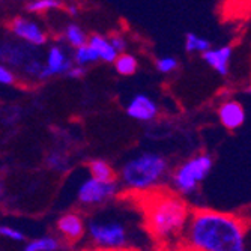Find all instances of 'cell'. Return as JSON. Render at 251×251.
<instances>
[{
	"mask_svg": "<svg viewBox=\"0 0 251 251\" xmlns=\"http://www.w3.org/2000/svg\"><path fill=\"white\" fill-rule=\"evenodd\" d=\"M71 59H73V63L75 66H81V68H86L87 65L100 62L98 53L92 47H90L89 44L83 45V47H80V49H75Z\"/></svg>",
	"mask_w": 251,
	"mask_h": 251,
	"instance_id": "19",
	"label": "cell"
},
{
	"mask_svg": "<svg viewBox=\"0 0 251 251\" xmlns=\"http://www.w3.org/2000/svg\"><path fill=\"white\" fill-rule=\"evenodd\" d=\"M17 81V75L14 71H11L8 66L0 63V84L2 86H12Z\"/></svg>",
	"mask_w": 251,
	"mask_h": 251,
	"instance_id": "26",
	"label": "cell"
},
{
	"mask_svg": "<svg viewBox=\"0 0 251 251\" xmlns=\"http://www.w3.org/2000/svg\"><path fill=\"white\" fill-rule=\"evenodd\" d=\"M247 94H248V95H251V86H250V87L247 89Z\"/></svg>",
	"mask_w": 251,
	"mask_h": 251,
	"instance_id": "30",
	"label": "cell"
},
{
	"mask_svg": "<svg viewBox=\"0 0 251 251\" xmlns=\"http://www.w3.org/2000/svg\"><path fill=\"white\" fill-rule=\"evenodd\" d=\"M247 226L238 215L214 209L191 212L184 241L190 251H247Z\"/></svg>",
	"mask_w": 251,
	"mask_h": 251,
	"instance_id": "1",
	"label": "cell"
},
{
	"mask_svg": "<svg viewBox=\"0 0 251 251\" xmlns=\"http://www.w3.org/2000/svg\"><path fill=\"white\" fill-rule=\"evenodd\" d=\"M119 193L118 182H101L94 177H87L77 190V199L84 206H98L111 200Z\"/></svg>",
	"mask_w": 251,
	"mask_h": 251,
	"instance_id": "7",
	"label": "cell"
},
{
	"mask_svg": "<svg viewBox=\"0 0 251 251\" xmlns=\"http://www.w3.org/2000/svg\"><path fill=\"white\" fill-rule=\"evenodd\" d=\"M155 66L161 74H170L175 70H177L179 62L173 56H163V57H159V59L155 60Z\"/></svg>",
	"mask_w": 251,
	"mask_h": 251,
	"instance_id": "23",
	"label": "cell"
},
{
	"mask_svg": "<svg viewBox=\"0 0 251 251\" xmlns=\"http://www.w3.org/2000/svg\"><path fill=\"white\" fill-rule=\"evenodd\" d=\"M62 247V242L59 238L51 235H44L38 239L30 241L23 251H59Z\"/></svg>",
	"mask_w": 251,
	"mask_h": 251,
	"instance_id": "17",
	"label": "cell"
},
{
	"mask_svg": "<svg viewBox=\"0 0 251 251\" xmlns=\"http://www.w3.org/2000/svg\"><path fill=\"white\" fill-rule=\"evenodd\" d=\"M0 236L5 238V239H9V241H14V242H25L26 241V236L21 230L15 229L12 226H8V224H0Z\"/></svg>",
	"mask_w": 251,
	"mask_h": 251,
	"instance_id": "24",
	"label": "cell"
},
{
	"mask_svg": "<svg viewBox=\"0 0 251 251\" xmlns=\"http://www.w3.org/2000/svg\"><path fill=\"white\" fill-rule=\"evenodd\" d=\"M214 161L211 155L200 153L182 163L172 173V185L179 194H191L211 173Z\"/></svg>",
	"mask_w": 251,
	"mask_h": 251,
	"instance_id": "5",
	"label": "cell"
},
{
	"mask_svg": "<svg viewBox=\"0 0 251 251\" xmlns=\"http://www.w3.org/2000/svg\"><path fill=\"white\" fill-rule=\"evenodd\" d=\"M47 164L50 169L56 172H65L70 167V159H68V155L63 153L62 151H51L47 156Z\"/></svg>",
	"mask_w": 251,
	"mask_h": 251,
	"instance_id": "22",
	"label": "cell"
},
{
	"mask_svg": "<svg viewBox=\"0 0 251 251\" xmlns=\"http://www.w3.org/2000/svg\"><path fill=\"white\" fill-rule=\"evenodd\" d=\"M63 39L66 41V44L70 45V47H73L74 50L75 49H80L83 47V45L87 44V33L84 32V29L78 25H75V23H70L65 29H63Z\"/></svg>",
	"mask_w": 251,
	"mask_h": 251,
	"instance_id": "16",
	"label": "cell"
},
{
	"mask_svg": "<svg viewBox=\"0 0 251 251\" xmlns=\"http://www.w3.org/2000/svg\"><path fill=\"white\" fill-rule=\"evenodd\" d=\"M38 59H41V53L36 47L18 39L0 41V63L8 66L11 71L15 70L23 74L26 66Z\"/></svg>",
	"mask_w": 251,
	"mask_h": 251,
	"instance_id": "6",
	"label": "cell"
},
{
	"mask_svg": "<svg viewBox=\"0 0 251 251\" xmlns=\"http://www.w3.org/2000/svg\"><path fill=\"white\" fill-rule=\"evenodd\" d=\"M233 50L229 45H224L220 49H209L201 54V59L206 62L214 71H217L220 75L229 74V63L232 59Z\"/></svg>",
	"mask_w": 251,
	"mask_h": 251,
	"instance_id": "13",
	"label": "cell"
},
{
	"mask_svg": "<svg viewBox=\"0 0 251 251\" xmlns=\"http://www.w3.org/2000/svg\"><path fill=\"white\" fill-rule=\"evenodd\" d=\"M87 169L90 172V177H94L101 182H115L116 180V173L107 163L105 159L101 158H94L87 163Z\"/></svg>",
	"mask_w": 251,
	"mask_h": 251,
	"instance_id": "15",
	"label": "cell"
},
{
	"mask_svg": "<svg viewBox=\"0 0 251 251\" xmlns=\"http://www.w3.org/2000/svg\"><path fill=\"white\" fill-rule=\"evenodd\" d=\"M86 232L97 250L126 251L129 244V230L118 218L94 217L86 224Z\"/></svg>",
	"mask_w": 251,
	"mask_h": 251,
	"instance_id": "4",
	"label": "cell"
},
{
	"mask_svg": "<svg viewBox=\"0 0 251 251\" xmlns=\"http://www.w3.org/2000/svg\"><path fill=\"white\" fill-rule=\"evenodd\" d=\"M56 230L70 244L78 242L86 233V221L78 212H66L56 221Z\"/></svg>",
	"mask_w": 251,
	"mask_h": 251,
	"instance_id": "10",
	"label": "cell"
},
{
	"mask_svg": "<svg viewBox=\"0 0 251 251\" xmlns=\"http://www.w3.org/2000/svg\"><path fill=\"white\" fill-rule=\"evenodd\" d=\"M143 211L146 227L155 241L172 244L184 238L191 209L177 194L159 190L148 193L143 201Z\"/></svg>",
	"mask_w": 251,
	"mask_h": 251,
	"instance_id": "2",
	"label": "cell"
},
{
	"mask_svg": "<svg viewBox=\"0 0 251 251\" xmlns=\"http://www.w3.org/2000/svg\"><path fill=\"white\" fill-rule=\"evenodd\" d=\"M26 12L29 14H44L50 12L53 9L65 8V3L60 0H30L26 3Z\"/></svg>",
	"mask_w": 251,
	"mask_h": 251,
	"instance_id": "20",
	"label": "cell"
},
{
	"mask_svg": "<svg viewBox=\"0 0 251 251\" xmlns=\"http://www.w3.org/2000/svg\"><path fill=\"white\" fill-rule=\"evenodd\" d=\"M2 193H3V188H2V184H0V197H2Z\"/></svg>",
	"mask_w": 251,
	"mask_h": 251,
	"instance_id": "29",
	"label": "cell"
},
{
	"mask_svg": "<svg viewBox=\"0 0 251 251\" xmlns=\"http://www.w3.org/2000/svg\"><path fill=\"white\" fill-rule=\"evenodd\" d=\"M65 8H66V11L70 12L73 17L78 14V6L75 3H65Z\"/></svg>",
	"mask_w": 251,
	"mask_h": 251,
	"instance_id": "28",
	"label": "cell"
},
{
	"mask_svg": "<svg viewBox=\"0 0 251 251\" xmlns=\"http://www.w3.org/2000/svg\"><path fill=\"white\" fill-rule=\"evenodd\" d=\"M90 251H102V250H90Z\"/></svg>",
	"mask_w": 251,
	"mask_h": 251,
	"instance_id": "31",
	"label": "cell"
},
{
	"mask_svg": "<svg viewBox=\"0 0 251 251\" xmlns=\"http://www.w3.org/2000/svg\"><path fill=\"white\" fill-rule=\"evenodd\" d=\"M211 47V42L204 38H200L199 35L193 33V32H188L187 36H185V50L188 53H204L208 51Z\"/></svg>",
	"mask_w": 251,
	"mask_h": 251,
	"instance_id": "21",
	"label": "cell"
},
{
	"mask_svg": "<svg viewBox=\"0 0 251 251\" xmlns=\"http://www.w3.org/2000/svg\"><path fill=\"white\" fill-rule=\"evenodd\" d=\"M111 47L116 50L118 54H122V53H126V47H128V42L125 39V36L122 33H113L110 38H108Z\"/></svg>",
	"mask_w": 251,
	"mask_h": 251,
	"instance_id": "25",
	"label": "cell"
},
{
	"mask_svg": "<svg viewBox=\"0 0 251 251\" xmlns=\"http://www.w3.org/2000/svg\"><path fill=\"white\" fill-rule=\"evenodd\" d=\"M218 118H220V122L223 124V126L233 131V129H238L239 126L244 125L245 110H244L241 102H238L235 100H229V101H224L220 105Z\"/></svg>",
	"mask_w": 251,
	"mask_h": 251,
	"instance_id": "12",
	"label": "cell"
},
{
	"mask_svg": "<svg viewBox=\"0 0 251 251\" xmlns=\"http://www.w3.org/2000/svg\"><path fill=\"white\" fill-rule=\"evenodd\" d=\"M84 74H86V68L74 65L71 70L66 73V77H70V78H81V77H84Z\"/></svg>",
	"mask_w": 251,
	"mask_h": 251,
	"instance_id": "27",
	"label": "cell"
},
{
	"mask_svg": "<svg viewBox=\"0 0 251 251\" xmlns=\"http://www.w3.org/2000/svg\"><path fill=\"white\" fill-rule=\"evenodd\" d=\"M126 251H132V250H126Z\"/></svg>",
	"mask_w": 251,
	"mask_h": 251,
	"instance_id": "32",
	"label": "cell"
},
{
	"mask_svg": "<svg viewBox=\"0 0 251 251\" xmlns=\"http://www.w3.org/2000/svg\"><path fill=\"white\" fill-rule=\"evenodd\" d=\"M137 68H139V62L134 54L129 53H122L116 57L115 60V70L119 75L129 77L137 73Z\"/></svg>",
	"mask_w": 251,
	"mask_h": 251,
	"instance_id": "18",
	"label": "cell"
},
{
	"mask_svg": "<svg viewBox=\"0 0 251 251\" xmlns=\"http://www.w3.org/2000/svg\"><path fill=\"white\" fill-rule=\"evenodd\" d=\"M125 110H126V115L131 119L139 121V122H152L159 113L158 104L145 94L134 95L128 101Z\"/></svg>",
	"mask_w": 251,
	"mask_h": 251,
	"instance_id": "11",
	"label": "cell"
},
{
	"mask_svg": "<svg viewBox=\"0 0 251 251\" xmlns=\"http://www.w3.org/2000/svg\"><path fill=\"white\" fill-rule=\"evenodd\" d=\"M87 44L98 53L101 62H105V63H115L116 57L119 56V54L116 53V50L111 47V44H110L108 38H105V36H102V35H100V33L90 35L89 39H87Z\"/></svg>",
	"mask_w": 251,
	"mask_h": 251,
	"instance_id": "14",
	"label": "cell"
},
{
	"mask_svg": "<svg viewBox=\"0 0 251 251\" xmlns=\"http://www.w3.org/2000/svg\"><path fill=\"white\" fill-rule=\"evenodd\" d=\"M167 158L158 152H143L122 166L121 184L125 190L132 193L148 194L156 191L169 173Z\"/></svg>",
	"mask_w": 251,
	"mask_h": 251,
	"instance_id": "3",
	"label": "cell"
},
{
	"mask_svg": "<svg viewBox=\"0 0 251 251\" xmlns=\"http://www.w3.org/2000/svg\"><path fill=\"white\" fill-rule=\"evenodd\" d=\"M74 66L73 59L68 56L66 50L63 47H60L59 44L51 45L49 49L47 54H45V60H44V66L42 71L39 74V81L49 80L51 77L56 75H66V73Z\"/></svg>",
	"mask_w": 251,
	"mask_h": 251,
	"instance_id": "9",
	"label": "cell"
},
{
	"mask_svg": "<svg viewBox=\"0 0 251 251\" xmlns=\"http://www.w3.org/2000/svg\"><path fill=\"white\" fill-rule=\"evenodd\" d=\"M9 30L15 36V39L36 49H41L49 41V35L44 30V27L38 21L27 17H15L14 20H11Z\"/></svg>",
	"mask_w": 251,
	"mask_h": 251,
	"instance_id": "8",
	"label": "cell"
}]
</instances>
